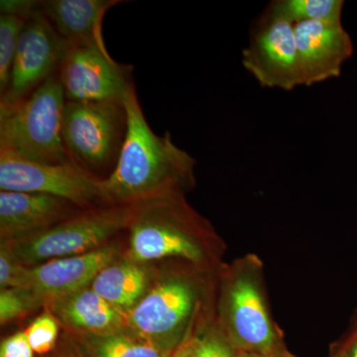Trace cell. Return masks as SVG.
<instances>
[{"instance_id":"cell-1","label":"cell","mask_w":357,"mask_h":357,"mask_svg":"<svg viewBox=\"0 0 357 357\" xmlns=\"http://www.w3.org/2000/svg\"><path fill=\"white\" fill-rule=\"evenodd\" d=\"M123 102L128 132L116 167L105 180L110 203L132 206L192 188L196 160L173 142L170 133L158 135L152 130L134 84Z\"/></svg>"},{"instance_id":"cell-2","label":"cell","mask_w":357,"mask_h":357,"mask_svg":"<svg viewBox=\"0 0 357 357\" xmlns=\"http://www.w3.org/2000/svg\"><path fill=\"white\" fill-rule=\"evenodd\" d=\"M132 206L124 258L138 263L182 258L198 264L206 260L204 243L210 236V227L185 202L184 192Z\"/></svg>"},{"instance_id":"cell-3","label":"cell","mask_w":357,"mask_h":357,"mask_svg":"<svg viewBox=\"0 0 357 357\" xmlns=\"http://www.w3.org/2000/svg\"><path fill=\"white\" fill-rule=\"evenodd\" d=\"M66 102L57 74L24 100L0 109V151L44 163L70 162L63 142Z\"/></svg>"},{"instance_id":"cell-4","label":"cell","mask_w":357,"mask_h":357,"mask_svg":"<svg viewBox=\"0 0 357 357\" xmlns=\"http://www.w3.org/2000/svg\"><path fill=\"white\" fill-rule=\"evenodd\" d=\"M128 132L123 100L66 102L63 142L70 161L107 180L114 172Z\"/></svg>"},{"instance_id":"cell-5","label":"cell","mask_w":357,"mask_h":357,"mask_svg":"<svg viewBox=\"0 0 357 357\" xmlns=\"http://www.w3.org/2000/svg\"><path fill=\"white\" fill-rule=\"evenodd\" d=\"M132 213L133 206L124 204L82 210L49 229L10 243L20 261L27 267L84 255L114 243L115 236L128 230Z\"/></svg>"},{"instance_id":"cell-6","label":"cell","mask_w":357,"mask_h":357,"mask_svg":"<svg viewBox=\"0 0 357 357\" xmlns=\"http://www.w3.org/2000/svg\"><path fill=\"white\" fill-rule=\"evenodd\" d=\"M199 302L196 282L180 274L158 275L144 297L128 312L126 326L175 351L191 335L190 326Z\"/></svg>"},{"instance_id":"cell-7","label":"cell","mask_w":357,"mask_h":357,"mask_svg":"<svg viewBox=\"0 0 357 357\" xmlns=\"http://www.w3.org/2000/svg\"><path fill=\"white\" fill-rule=\"evenodd\" d=\"M0 190L38 192L64 199L82 210L109 206L105 180L68 163L32 161L0 151Z\"/></svg>"},{"instance_id":"cell-8","label":"cell","mask_w":357,"mask_h":357,"mask_svg":"<svg viewBox=\"0 0 357 357\" xmlns=\"http://www.w3.org/2000/svg\"><path fill=\"white\" fill-rule=\"evenodd\" d=\"M243 65L263 88L290 91L303 86L295 24L271 3L251 32Z\"/></svg>"},{"instance_id":"cell-9","label":"cell","mask_w":357,"mask_h":357,"mask_svg":"<svg viewBox=\"0 0 357 357\" xmlns=\"http://www.w3.org/2000/svg\"><path fill=\"white\" fill-rule=\"evenodd\" d=\"M68 47L37 7L21 32L0 109L21 102L57 75Z\"/></svg>"},{"instance_id":"cell-10","label":"cell","mask_w":357,"mask_h":357,"mask_svg":"<svg viewBox=\"0 0 357 357\" xmlns=\"http://www.w3.org/2000/svg\"><path fill=\"white\" fill-rule=\"evenodd\" d=\"M132 67L119 64L107 48L69 46L58 70L67 102L123 100L132 86Z\"/></svg>"},{"instance_id":"cell-11","label":"cell","mask_w":357,"mask_h":357,"mask_svg":"<svg viewBox=\"0 0 357 357\" xmlns=\"http://www.w3.org/2000/svg\"><path fill=\"white\" fill-rule=\"evenodd\" d=\"M222 314L227 340L236 351L273 354L276 335L259 285L251 275H236L227 282Z\"/></svg>"},{"instance_id":"cell-12","label":"cell","mask_w":357,"mask_h":357,"mask_svg":"<svg viewBox=\"0 0 357 357\" xmlns=\"http://www.w3.org/2000/svg\"><path fill=\"white\" fill-rule=\"evenodd\" d=\"M121 256V246L114 241L84 255L57 258L26 267L17 287L30 289L38 294L47 306L54 301L89 287L96 275Z\"/></svg>"},{"instance_id":"cell-13","label":"cell","mask_w":357,"mask_h":357,"mask_svg":"<svg viewBox=\"0 0 357 357\" xmlns=\"http://www.w3.org/2000/svg\"><path fill=\"white\" fill-rule=\"evenodd\" d=\"M295 35L303 86L340 77L342 65L354 53L342 21H303L296 23Z\"/></svg>"},{"instance_id":"cell-14","label":"cell","mask_w":357,"mask_h":357,"mask_svg":"<svg viewBox=\"0 0 357 357\" xmlns=\"http://www.w3.org/2000/svg\"><path fill=\"white\" fill-rule=\"evenodd\" d=\"M74 204L38 192H0V238L16 241L49 229L81 211Z\"/></svg>"},{"instance_id":"cell-15","label":"cell","mask_w":357,"mask_h":357,"mask_svg":"<svg viewBox=\"0 0 357 357\" xmlns=\"http://www.w3.org/2000/svg\"><path fill=\"white\" fill-rule=\"evenodd\" d=\"M121 0H45L38 10L68 46H105L102 23Z\"/></svg>"},{"instance_id":"cell-16","label":"cell","mask_w":357,"mask_h":357,"mask_svg":"<svg viewBox=\"0 0 357 357\" xmlns=\"http://www.w3.org/2000/svg\"><path fill=\"white\" fill-rule=\"evenodd\" d=\"M45 309L57 318L66 333L73 335H102L128 325V312L109 304L91 286L54 301Z\"/></svg>"},{"instance_id":"cell-17","label":"cell","mask_w":357,"mask_h":357,"mask_svg":"<svg viewBox=\"0 0 357 357\" xmlns=\"http://www.w3.org/2000/svg\"><path fill=\"white\" fill-rule=\"evenodd\" d=\"M156 273L150 263L121 256L96 275L91 287L109 304L128 312L144 297Z\"/></svg>"},{"instance_id":"cell-18","label":"cell","mask_w":357,"mask_h":357,"mask_svg":"<svg viewBox=\"0 0 357 357\" xmlns=\"http://www.w3.org/2000/svg\"><path fill=\"white\" fill-rule=\"evenodd\" d=\"M70 335L86 357H169L174 351L128 326L102 335Z\"/></svg>"},{"instance_id":"cell-19","label":"cell","mask_w":357,"mask_h":357,"mask_svg":"<svg viewBox=\"0 0 357 357\" xmlns=\"http://www.w3.org/2000/svg\"><path fill=\"white\" fill-rule=\"evenodd\" d=\"M286 20L296 23L303 21H342V0H275L271 2Z\"/></svg>"},{"instance_id":"cell-20","label":"cell","mask_w":357,"mask_h":357,"mask_svg":"<svg viewBox=\"0 0 357 357\" xmlns=\"http://www.w3.org/2000/svg\"><path fill=\"white\" fill-rule=\"evenodd\" d=\"M45 307L44 300L30 289L13 287L0 290V323L2 326L25 318Z\"/></svg>"},{"instance_id":"cell-21","label":"cell","mask_w":357,"mask_h":357,"mask_svg":"<svg viewBox=\"0 0 357 357\" xmlns=\"http://www.w3.org/2000/svg\"><path fill=\"white\" fill-rule=\"evenodd\" d=\"M26 21L20 16L0 14V95L8 84L16 48Z\"/></svg>"},{"instance_id":"cell-22","label":"cell","mask_w":357,"mask_h":357,"mask_svg":"<svg viewBox=\"0 0 357 357\" xmlns=\"http://www.w3.org/2000/svg\"><path fill=\"white\" fill-rule=\"evenodd\" d=\"M61 325L48 309L37 317L24 331L35 354L47 356L56 349Z\"/></svg>"},{"instance_id":"cell-23","label":"cell","mask_w":357,"mask_h":357,"mask_svg":"<svg viewBox=\"0 0 357 357\" xmlns=\"http://www.w3.org/2000/svg\"><path fill=\"white\" fill-rule=\"evenodd\" d=\"M236 349L227 335L215 328H208L196 335L191 357H236Z\"/></svg>"},{"instance_id":"cell-24","label":"cell","mask_w":357,"mask_h":357,"mask_svg":"<svg viewBox=\"0 0 357 357\" xmlns=\"http://www.w3.org/2000/svg\"><path fill=\"white\" fill-rule=\"evenodd\" d=\"M26 267L27 266L20 261L14 252L10 241H1L0 243V290L17 287Z\"/></svg>"},{"instance_id":"cell-25","label":"cell","mask_w":357,"mask_h":357,"mask_svg":"<svg viewBox=\"0 0 357 357\" xmlns=\"http://www.w3.org/2000/svg\"><path fill=\"white\" fill-rule=\"evenodd\" d=\"M25 332H18L4 338L0 344V357H34Z\"/></svg>"},{"instance_id":"cell-26","label":"cell","mask_w":357,"mask_h":357,"mask_svg":"<svg viewBox=\"0 0 357 357\" xmlns=\"http://www.w3.org/2000/svg\"><path fill=\"white\" fill-rule=\"evenodd\" d=\"M38 3L36 0H1L0 14L20 16L28 20L37 10Z\"/></svg>"},{"instance_id":"cell-27","label":"cell","mask_w":357,"mask_h":357,"mask_svg":"<svg viewBox=\"0 0 357 357\" xmlns=\"http://www.w3.org/2000/svg\"><path fill=\"white\" fill-rule=\"evenodd\" d=\"M45 357H86L70 333H66L57 347Z\"/></svg>"},{"instance_id":"cell-28","label":"cell","mask_w":357,"mask_h":357,"mask_svg":"<svg viewBox=\"0 0 357 357\" xmlns=\"http://www.w3.org/2000/svg\"><path fill=\"white\" fill-rule=\"evenodd\" d=\"M335 357H357V321L356 326L340 344Z\"/></svg>"},{"instance_id":"cell-29","label":"cell","mask_w":357,"mask_h":357,"mask_svg":"<svg viewBox=\"0 0 357 357\" xmlns=\"http://www.w3.org/2000/svg\"><path fill=\"white\" fill-rule=\"evenodd\" d=\"M195 342H196V335H190L169 357H191Z\"/></svg>"},{"instance_id":"cell-30","label":"cell","mask_w":357,"mask_h":357,"mask_svg":"<svg viewBox=\"0 0 357 357\" xmlns=\"http://www.w3.org/2000/svg\"><path fill=\"white\" fill-rule=\"evenodd\" d=\"M236 357H275L274 354H255V352L238 351Z\"/></svg>"}]
</instances>
